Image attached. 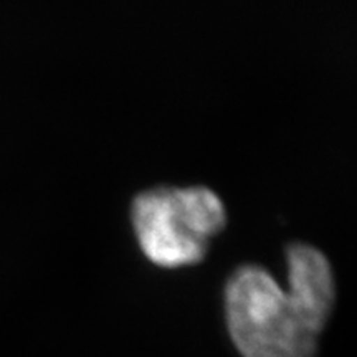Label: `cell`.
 <instances>
[{
  "label": "cell",
  "mask_w": 357,
  "mask_h": 357,
  "mask_svg": "<svg viewBox=\"0 0 357 357\" xmlns=\"http://www.w3.org/2000/svg\"><path fill=\"white\" fill-rule=\"evenodd\" d=\"M231 341L243 357H314L318 334L294 307L287 289L260 265L238 266L225 287Z\"/></svg>",
  "instance_id": "obj_2"
},
{
  "label": "cell",
  "mask_w": 357,
  "mask_h": 357,
  "mask_svg": "<svg viewBox=\"0 0 357 357\" xmlns=\"http://www.w3.org/2000/svg\"><path fill=\"white\" fill-rule=\"evenodd\" d=\"M131 223L149 261L162 268L197 265L227 225L220 195L205 185H158L131 202Z\"/></svg>",
  "instance_id": "obj_1"
},
{
  "label": "cell",
  "mask_w": 357,
  "mask_h": 357,
  "mask_svg": "<svg viewBox=\"0 0 357 357\" xmlns=\"http://www.w3.org/2000/svg\"><path fill=\"white\" fill-rule=\"evenodd\" d=\"M288 294L312 333L319 336L336 301L333 266L321 250L294 242L287 248Z\"/></svg>",
  "instance_id": "obj_3"
}]
</instances>
